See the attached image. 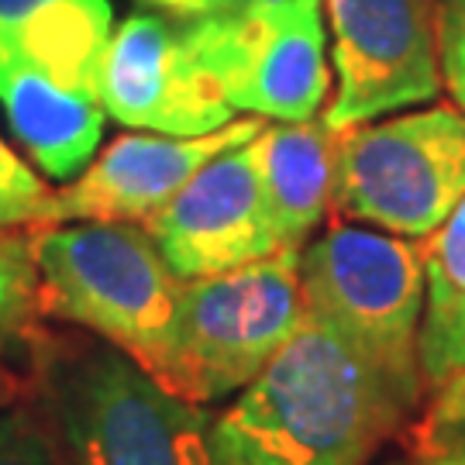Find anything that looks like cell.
Instances as JSON below:
<instances>
[{"mask_svg": "<svg viewBox=\"0 0 465 465\" xmlns=\"http://www.w3.org/2000/svg\"><path fill=\"white\" fill-rule=\"evenodd\" d=\"M300 290L311 314L424 400L417 349L428 282L417 245L376 228L331 224L300 249Z\"/></svg>", "mask_w": 465, "mask_h": 465, "instance_id": "obj_5", "label": "cell"}, {"mask_svg": "<svg viewBox=\"0 0 465 465\" xmlns=\"http://www.w3.org/2000/svg\"><path fill=\"white\" fill-rule=\"evenodd\" d=\"M434 28L441 84L449 86L455 107L465 114V0H434Z\"/></svg>", "mask_w": 465, "mask_h": 465, "instance_id": "obj_19", "label": "cell"}, {"mask_svg": "<svg viewBox=\"0 0 465 465\" xmlns=\"http://www.w3.org/2000/svg\"><path fill=\"white\" fill-rule=\"evenodd\" d=\"M420 376L424 386H431L434 380L449 376L455 369H465V317L459 324H451L449 331L434 334V338H420Z\"/></svg>", "mask_w": 465, "mask_h": 465, "instance_id": "obj_21", "label": "cell"}, {"mask_svg": "<svg viewBox=\"0 0 465 465\" xmlns=\"http://www.w3.org/2000/svg\"><path fill=\"white\" fill-rule=\"evenodd\" d=\"M269 4H280V0H203L200 15H245V11H259Z\"/></svg>", "mask_w": 465, "mask_h": 465, "instance_id": "obj_23", "label": "cell"}, {"mask_svg": "<svg viewBox=\"0 0 465 465\" xmlns=\"http://www.w3.org/2000/svg\"><path fill=\"white\" fill-rule=\"evenodd\" d=\"M52 197L55 190L42 183L38 173L0 134V228L32 232V228L49 224Z\"/></svg>", "mask_w": 465, "mask_h": 465, "instance_id": "obj_18", "label": "cell"}, {"mask_svg": "<svg viewBox=\"0 0 465 465\" xmlns=\"http://www.w3.org/2000/svg\"><path fill=\"white\" fill-rule=\"evenodd\" d=\"M114 32L111 0H0V73H38L100 100V63Z\"/></svg>", "mask_w": 465, "mask_h": 465, "instance_id": "obj_12", "label": "cell"}, {"mask_svg": "<svg viewBox=\"0 0 465 465\" xmlns=\"http://www.w3.org/2000/svg\"><path fill=\"white\" fill-rule=\"evenodd\" d=\"M32 393V380H25V376H17V369L4 359V351H0V411L7 407V403H15V400L28 397Z\"/></svg>", "mask_w": 465, "mask_h": 465, "instance_id": "obj_22", "label": "cell"}, {"mask_svg": "<svg viewBox=\"0 0 465 465\" xmlns=\"http://www.w3.org/2000/svg\"><path fill=\"white\" fill-rule=\"evenodd\" d=\"M142 228L180 280L228 272L282 249L269 221L252 142L214 155Z\"/></svg>", "mask_w": 465, "mask_h": 465, "instance_id": "obj_10", "label": "cell"}, {"mask_svg": "<svg viewBox=\"0 0 465 465\" xmlns=\"http://www.w3.org/2000/svg\"><path fill=\"white\" fill-rule=\"evenodd\" d=\"M420 407L393 376L303 307L297 331L214 420L234 465H369Z\"/></svg>", "mask_w": 465, "mask_h": 465, "instance_id": "obj_1", "label": "cell"}, {"mask_svg": "<svg viewBox=\"0 0 465 465\" xmlns=\"http://www.w3.org/2000/svg\"><path fill=\"white\" fill-rule=\"evenodd\" d=\"M42 290L32 238L17 228H0V351L38 334Z\"/></svg>", "mask_w": 465, "mask_h": 465, "instance_id": "obj_16", "label": "cell"}, {"mask_svg": "<svg viewBox=\"0 0 465 465\" xmlns=\"http://www.w3.org/2000/svg\"><path fill=\"white\" fill-rule=\"evenodd\" d=\"M411 465H465V424L451 428H407Z\"/></svg>", "mask_w": 465, "mask_h": 465, "instance_id": "obj_20", "label": "cell"}, {"mask_svg": "<svg viewBox=\"0 0 465 465\" xmlns=\"http://www.w3.org/2000/svg\"><path fill=\"white\" fill-rule=\"evenodd\" d=\"M100 107L128 128L207 134L234 121L217 84L186 45L180 17L134 11L111 32L100 63Z\"/></svg>", "mask_w": 465, "mask_h": 465, "instance_id": "obj_9", "label": "cell"}, {"mask_svg": "<svg viewBox=\"0 0 465 465\" xmlns=\"http://www.w3.org/2000/svg\"><path fill=\"white\" fill-rule=\"evenodd\" d=\"M272 232L282 249H303L334 211L338 132L324 121H276L252 138Z\"/></svg>", "mask_w": 465, "mask_h": 465, "instance_id": "obj_13", "label": "cell"}, {"mask_svg": "<svg viewBox=\"0 0 465 465\" xmlns=\"http://www.w3.org/2000/svg\"><path fill=\"white\" fill-rule=\"evenodd\" d=\"M465 197V114L424 107L338 132L334 211L400 238L441 228Z\"/></svg>", "mask_w": 465, "mask_h": 465, "instance_id": "obj_6", "label": "cell"}, {"mask_svg": "<svg viewBox=\"0 0 465 465\" xmlns=\"http://www.w3.org/2000/svg\"><path fill=\"white\" fill-rule=\"evenodd\" d=\"M0 465H66L49 414L32 393L0 411Z\"/></svg>", "mask_w": 465, "mask_h": 465, "instance_id": "obj_17", "label": "cell"}, {"mask_svg": "<svg viewBox=\"0 0 465 465\" xmlns=\"http://www.w3.org/2000/svg\"><path fill=\"white\" fill-rule=\"evenodd\" d=\"M266 124L259 117L228 121L193 138L180 134H121L90 166L55 190L49 224L66 221H132L145 224L176 197L193 173L214 155L252 142Z\"/></svg>", "mask_w": 465, "mask_h": 465, "instance_id": "obj_11", "label": "cell"}, {"mask_svg": "<svg viewBox=\"0 0 465 465\" xmlns=\"http://www.w3.org/2000/svg\"><path fill=\"white\" fill-rule=\"evenodd\" d=\"M186 45L232 111L314 121L331 90L321 0H280L245 15L180 21Z\"/></svg>", "mask_w": 465, "mask_h": 465, "instance_id": "obj_7", "label": "cell"}, {"mask_svg": "<svg viewBox=\"0 0 465 465\" xmlns=\"http://www.w3.org/2000/svg\"><path fill=\"white\" fill-rule=\"evenodd\" d=\"M142 4L152 7V11H159V15L180 17V21L197 17L200 11H203V0H142Z\"/></svg>", "mask_w": 465, "mask_h": 465, "instance_id": "obj_24", "label": "cell"}, {"mask_svg": "<svg viewBox=\"0 0 465 465\" xmlns=\"http://www.w3.org/2000/svg\"><path fill=\"white\" fill-rule=\"evenodd\" d=\"M417 249L428 282L420 338H434L465 317V197L441 228L424 234Z\"/></svg>", "mask_w": 465, "mask_h": 465, "instance_id": "obj_15", "label": "cell"}, {"mask_svg": "<svg viewBox=\"0 0 465 465\" xmlns=\"http://www.w3.org/2000/svg\"><path fill=\"white\" fill-rule=\"evenodd\" d=\"M303 317L300 249L183 280L180 303L145 372L163 390L211 407L249 386Z\"/></svg>", "mask_w": 465, "mask_h": 465, "instance_id": "obj_3", "label": "cell"}, {"mask_svg": "<svg viewBox=\"0 0 465 465\" xmlns=\"http://www.w3.org/2000/svg\"><path fill=\"white\" fill-rule=\"evenodd\" d=\"M338 94L324 124L341 132L441 94L434 0H324Z\"/></svg>", "mask_w": 465, "mask_h": 465, "instance_id": "obj_8", "label": "cell"}, {"mask_svg": "<svg viewBox=\"0 0 465 465\" xmlns=\"http://www.w3.org/2000/svg\"><path fill=\"white\" fill-rule=\"evenodd\" d=\"M28 238L42 314L84 328L149 369L183 290L149 232L132 221H66L32 228Z\"/></svg>", "mask_w": 465, "mask_h": 465, "instance_id": "obj_4", "label": "cell"}, {"mask_svg": "<svg viewBox=\"0 0 465 465\" xmlns=\"http://www.w3.org/2000/svg\"><path fill=\"white\" fill-rule=\"evenodd\" d=\"M0 107L15 138L49 180H76L97 155L104 134L100 100L63 90L38 73H0Z\"/></svg>", "mask_w": 465, "mask_h": 465, "instance_id": "obj_14", "label": "cell"}, {"mask_svg": "<svg viewBox=\"0 0 465 465\" xmlns=\"http://www.w3.org/2000/svg\"><path fill=\"white\" fill-rule=\"evenodd\" d=\"M221 465H234V462H224V459H221Z\"/></svg>", "mask_w": 465, "mask_h": 465, "instance_id": "obj_25", "label": "cell"}, {"mask_svg": "<svg viewBox=\"0 0 465 465\" xmlns=\"http://www.w3.org/2000/svg\"><path fill=\"white\" fill-rule=\"evenodd\" d=\"M32 397L66 465H221L214 417L100 338L35 334Z\"/></svg>", "mask_w": 465, "mask_h": 465, "instance_id": "obj_2", "label": "cell"}]
</instances>
